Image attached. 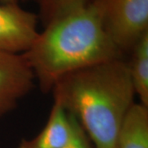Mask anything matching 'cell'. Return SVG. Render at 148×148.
Wrapping results in <instances>:
<instances>
[{"mask_svg": "<svg viewBox=\"0 0 148 148\" xmlns=\"http://www.w3.org/2000/svg\"><path fill=\"white\" fill-rule=\"evenodd\" d=\"M40 16L46 25L48 22L69 11L89 3V0H37Z\"/></svg>", "mask_w": 148, "mask_h": 148, "instance_id": "obj_9", "label": "cell"}, {"mask_svg": "<svg viewBox=\"0 0 148 148\" xmlns=\"http://www.w3.org/2000/svg\"><path fill=\"white\" fill-rule=\"evenodd\" d=\"M38 16L18 3H0V50L24 53L39 35Z\"/></svg>", "mask_w": 148, "mask_h": 148, "instance_id": "obj_5", "label": "cell"}, {"mask_svg": "<svg viewBox=\"0 0 148 148\" xmlns=\"http://www.w3.org/2000/svg\"><path fill=\"white\" fill-rule=\"evenodd\" d=\"M102 26L122 53L148 32V0H91Z\"/></svg>", "mask_w": 148, "mask_h": 148, "instance_id": "obj_3", "label": "cell"}, {"mask_svg": "<svg viewBox=\"0 0 148 148\" xmlns=\"http://www.w3.org/2000/svg\"><path fill=\"white\" fill-rule=\"evenodd\" d=\"M51 91L95 148H114L122 122L135 103L126 61L115 58L67 74Z\"/></svg>", "mask_w": 148, "mask_h": 148, "instance_id": "obj_1", "label": "cell"}, {"mask_svg": "<svg viewBox=\"0 0 148 148\" xmlns=\"http://www.w3.org/2000/svg\"><path fill=\"white\" fill-rule=\"evenodd\" d=\"M131 60L127 63L135 95L141 104L148 107V32L139 39L132 50Z\"/></svg>", "mask_w": 148, "mask_h": 148, "instance_id": "obj_8", "label": "cell"}, {"mask_svg": "<svg viewBox=\"0 0 148 148\" xmlns=\"http://www.w3.org/2000/svg\"><path fill=\"white\" fill-rule=\"evenodd\" d=\"M23 54L45 93L67 74L123 56L90 2L48 22Z\"/></svg>", "mask_w": 148, "mask_h": 148, "instance_id": "obj_2", "label": "cell"}, {"mask_svg": "<svg viewBox=\"0 0 148 148\" xmlns=\"http://www.w3.org/2000/svg\"><path fill=\"white\" fill-rule=\"evenodd\" d=\"M114 148H148V107L134 103L119 129Z\"/></svg>", "mask_w": 148, "mask_h": 148, "instance_id": "obj_7", "label": "cell"}, {"mask_svg": "<svg viewBox=\"0 0 148 148\" xmlns=\"http://www.w3.org/2000/svg\"><path fill=\"white\" fill-rule=\"evenodd\" d=\"M19 0H0L1 3H18Z\"/></svg>", "mask_w": 148, "mask_h": 148, "instance_id": "obj_11", "label": "cell"}, {"mask_svg": "<svg viewBox=\"0 0 148 148\" xmlns=\"http://www.w3.org/2000/svg\"><path fill=\"white\" fill-rule=\"evenodd\" d=\"M74 118L53 101L47 123L36 137L21 141L18 148H64L73 132Z\"/></svg>", "mask_w": 148, "mask_h": 148, "instance_id": "obj_6", "label": "cell"}, {"mask_svg": "<svg viewBox=\"0 0 148 148\" xmlns=\"http://www.w3.org/2000/svg\"><path fill=\"white\" fill-rule=\"evenodd\" d=\"M36 77L23 53L0 50V118L34 88Z\"/></svg>", "mask_w": 148, "mask_h": 148, "instance_id": "obj_4", "label": "cell"}, {"mask_svg": "<svg viewBox=\"0 0 148 148\" xmlns=\"http://www.w3.org/2000/svg\"><path fill=\"white\" fill-rule=\"evenodd\" d=\"M64 148H91L89 138L87 137L84 130L81 127L79 123L76 120L75 118H74L73 135L69 143Z\"/></svg>", "mask_w": 148, "mask_h": 148, "instance_id": "obj_10", "label": "cell"}]
</instances>
